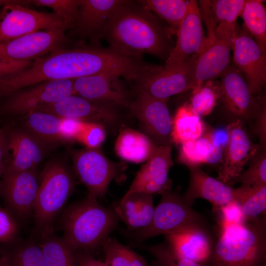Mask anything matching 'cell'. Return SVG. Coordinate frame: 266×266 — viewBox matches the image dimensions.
<instances>
[{"instance_id":"bcb514c9","label":"cell","mask_w":266,"mask_h":266,"mask_svg":"<svg viewBox=\"0 0 266 266\" xmlns=\"http://www.w3.org/2000/svg\"><path fill=\"white\" fill-rule=\"evenodd\" d=\"M207 134L213 144L220 146L224 150L227 147L230 139V133L227 126L225 128L214 130Z\"/></svg>"},{"instance_id":"ffe728a7","label":"cell","mask_w":266,"mask_h":266,"mask_svg":"<svg viewBox=\"0 0 266 266\" xmlns=\"http://www.w3.org/2000/svg\"><path fill=\"white\" fill-rule=\"evenodd\" d=\"M227 127L230 139L224 153L218 179L230 186L232 181L243 171L248 161L257 155L260 147L251 141L240 120L232 122Z\"/></svg>"},{"instance_id":"8fae6325","label":"cell","mask_w":266,"mask_h":266,"mask_svg":"<svg viewBox=\"0 0 266 266\" xmlns=\"http://www.w3.org/2000/svg\"><path fill=\"white\" fill-rule=\"evenodd\" d=\"M74 79L42 82L11 95L3 107L5 113L27 115L40 107L74 95Z\"/></svg>"},{"instance_id":"74e56055","label":"cell","mask_w":266,"mask_h":266,"mask_svg":"<svg viewBox=\"0 0 266 266\" xmlns=\"http://www.w3.org/2000/svg\"><path fill=\"white\" fill-rule=\"evenodd\" d=\"M80 0H32L31 3L51 8L69 26L74 25L78 15Z\"/></svg>"},{"instance_id":"484cf974","label":"cell","mask_w":266,"mask_h":266,"mask_svg":"<svg viewBox=\"0 0 266 266\" xmlns=\"http://www.w3.org/2000/svg\"><path fill=\"white\" fill-rule=\"evenodd\" d=\"M113 208L128 228L135 231L150 223L155 210L152 195L144 192L125 195Z\"/></svg>"},{"instance_id":"ba28073f","label":"cell","mask_w":266,"mask_h":266,"mask_svg":"<svg viewBox=\"0 0 266 266\" xmlns=\"http://www.w3.org/2000/svg\"><path fill=\"white\" fill-rule=\"evenodd\" d=\"M69 26L54 13L40 12L27 6L10 4L0 13V43L36 32Z\"/></svg>"},{"instance_id":"d6a6232c","label":"cell","mask_w":266,"mask_h":266,"mask_svg":"<svg viewBox=\"0 0 266 266\" xmlns=\"http://www.w3.org/2000/svg\"><path fill=\"white\" fill-rule=\"evenodd\" d=\"M6 243L8 266H46L39 242L25 239Z\"/></svg>"},{"instance_id":"8992f818","label":"cell","mask_w":266,"mask_h":266,"mask_svg":"<svg viewBox=\"0 0 266 266\" xmlns=\"http://www.w3.org/2000/svg\"><path fill=\"white\" fill-rule=\"evenodd\" d=\"M161 195L150 223L135 231L134 236L137 240L191 229L207 228L205 218L194 210L182 195L171 190Z\"/></svg>"},{"instance_id":"9c48e42d","label":"cell","mask_w":266,"mask_h":266,"mask_svg":"<svg viewBox=\"0 0 266 266\" xmlns=\"http://www.w3.org/2000/svg\"><path fill=\"white\" fill-rule=\"evenodd\" d=\"M73 161L75 172L88 191V197L98 199L106 194L120 168L109 161L98 148L75 152Z\"/></svg>"},{"instance_id":"836d02e7","label":"cell","mask_w":266,"mask_h":266,"mask_svg":"<svg viewBox=\"0 0 266 266\" xmlns=\"http://www.w3.org/2000/svg\"><path fill=\"white\" fill-rule=\"evenodd\" d=\"M144 7L156 13L175 33L187 12L189 0H138Z\"/></svg>"},{"instance_id":"5bb4252c","label":"cell","mask_w":266,"mask_h":266,"mask_svg":"<svg viewBox=\"0 0 266 266\" xmlns=\"http://www.w3.org/2000/svg\"><path fill=\"white\" fill-rule=\"evenodd\" d=\"M177 40L165 66L184 63L199 56L210 44L205 36L198 2L189 0L187 12L177 31Z\"/></svg>"},{"instance_id":"7dc6e473","label":"cell","mask_w":266,"mask_h":266,"mask_svg":"<svg viewBox=\"0 0 266 266\" xmlns=\"http://www.w3.org/2000/svg\"><path fill=\"white\" fill-rule=\"evenodd\" d=\"M8 150L7 136L2 130L0 129V180L8 165L6 160Z\"/></svg>"},{"instance_id":"f35d334b","label":"cell","mask_w":266,"mask_h":266,"mask_svg":"<svg viewBox=\"0 0 266 266\" xmlns=\"http://www.w3.org/2000/svg\"><path fill=\"white\" fill-rule=\"evenodd\" d=\"M237 183L251 187L266 185V155L265 152L256 157L249 167L245 171H242L232 181L231 185Z\"/></svg>"},{"instance_id":"cb8c5ba5","label":"cell","mask_w":266,"mask_h":266,"mask_svg":"<svg viewBox=\"0 0 266 266\" xmlns=\"http://www.w3.org/2000/svg\"><path fill=\"white\" fill-rule=\"evenodd\" d=\"M165 243L176 255L204 265L215 239L208 228L194 229L165 235Z\"/></svg>"},{"instance_id":"3957f363","label":"cell","mask_w":266,"mask_h":266,"mask_svg":"<svg viewBox=\"0 0 266 266\" xmlns=\"http://www.w3.org/2000/svg\"><path fill=\"white\" fill-rule=\"evenodd\" d=\"M219 235L203 266H266V216L220 223Z\"/></svg>"},{"instance_id":"ee69618b","label":"cell","mask_w":266,"mask_h":266,"mask_svg":"<svg viewBox=\"0 0 266 266\" xmlns=\"http://www.w3.org/2000/svg\"><path fill=\"white\" fill-rule=\"evenodd\" d=\"M31 61H17L0 57V79L23 71L32 64Z\"/></svg>"},{"instance_id":"816d5d0a","label":"cell","mask_w":266,"mask_h":266,"mask_svg":"<svg viewBox=\"0 0 266 266\" xmlns=\"http://www.w3.org/2000/svg\"><path fill=\"white\" fill-rule=\"evenodd\" d=\"M30 3V0H0V7L10 4H17L27 6Z\"/></svg>"},{"instance_id":"83f0119b","label":"cell","mask_w":266,"mask_h":266,"mask_svg":"<svg viewBox=\"0 0 266 266\" xmlns=\"http://www.w3.org/2000/svg\"><path fill=\"white\" fill-rule=\"evenodd\" d=\"M46 266H79L77 253L57 235L54 229L39 236Z\"/></svg>"},{"instance_id":"f546056e","label":"cell","mask_w":266,"mask_h":266,"mask_svg":"<svg viewBox=\"0 0 266 266\" xmlns=\"http://www.w3.org/2000/svg\"><path fill=\"white\" fill-rule=\"evenodd\" d=\"M205 126L201 118L192 112L186 104L180 106L172 120V142L176 145L202 136Z\"/></svg>"},{"instance_id":"4dcf8cb0","label":"cell","mask_w":266,"mask_h":266,"mask_svg":"<svg viewBox=\"0 0 266 266\" xmlns=\"http://www.w3.org/2000/svg\"><path fill=\"white\" fill-rule=\"evenodd\" d=\"M234 201L240 207L245 221H252L266 215V185L236 188Z\"/></svg>"},{"instance_id":"d590c367","label":"cell","mask_w":266,"mask_h":266,"mask_svg":"<svg viewBox=\"0 0 266 266\" xmlns=\"http://www.w3.org/2000/svg\"><path fill=\"white\" fill-rule=\"evenodd\" d=\"M245 0H215L210 2L217 27L235 29L236 20L241 15Z\"/></svg>"},{"instance_id":"ab89813d","label":"cell","mask_w":266,"mask_h":266,"mask_svg":"<svg viewBox=\"0 0 266 266\" xmlns=\"http://www.w3.org/2000/svg\"><path fill=\"white\" fill-rule=\"evenodd\" d=\"M217 98V95L212 88L202 86L194 90L188 107L193 113L201 118L212 111Z\"/></svg>"},{"instance_id":"7a4b0ae2","label":"cell","mask_w":266,"mask_h":266,"mask_svg":"<svg viewBox=\"0 0 266 266\" xmlns=\"http://www.w3.org/2000/svg\"><path fill=\"white\" fill-rule=\"evenodd\" d=\"M102 39L111 49L138 58L148 54L166 61L174 47L168 30L138 0H124L117 7Z\"/></svg>"},{"instance_id":"44dd1931","label":"cell","mask_w":266,"mask_h":266,"mask_svg":"<svg viewBox=\"0 0 266 266\" xmlns=\"http://www.w3.org/2000/svg\"><path fill=\"white\" fill-rule=\"evenodd\" d=\"M171 145H159L151 157L138 171L125 195L134 192L162 195L171 190L168 177L173 165Z\"/></svg>"},{"instance_id":"d4e9b609","label":"cell","mask_w":266,"mask_h":266,"mask_svg":"<svg viewBox=\"0 0 266 266\" xmlns=\"http://www.w3.org/2000/svg\"><path fill=\"white\" fill-rule=\"evenodd\" d=\"M7 138L12 158L3 175L35 169L43 159V144L28 131H13Z\"/></svg>"},{"instance_id":"30bf717a","label":"cell","mask_w":266,"mask_h":266,"mask_svg":"<svg viewBox=\"0 0 266 266\" xmlns=\"http://www.w3.org/2000/svg\"><path fill=\"white\" fill-rule=\"evenodd\" d=\"M66 30L40 31L0 43V57L17 61H31L56 50L69 48L72 40Z\"/></svg>"},{"instance_id":"2e32d148","label":"cell","mask_w":266,"mask_h":266,"mask_svg":"<svg viewBox=\"0 0 266 266\" xmlns=\"http://www.w3.org/2000/svg\"><path fill=\"white\" fill-rule=\"evenodd\" d=\"M124 1L80 0L77 18L66 35L81 40H88L93 46L100 47V40L107 23Z\"/></svg>"},{"instance_id":"6da1fadb","label":"cell","mask_w":266,"mask_h":266,"mask_svg":"<svg viewBox=\"0 0 266 266\" xmlns=\"http://www.w3.org/2000/svg\"><path fill=\"white\" fill-rule=\"evenodd\" d=\"M136 61L110 48L72 47L54 51L38 58L31 66L15 75L0 79V98L51 80L75 79L97 74H111L131 79Z\"/></svg>"},{"instance_id":"f907efd6","label":"cell","mask_w":266,"mask_h":266,"mask_svg":"<svg viewBox=\"0 0 266 266\" xmlns=\"http://www.w3.org/2000/svg\"><path fill=\"white\" fill-rule=\"evenodd\" d=\"M9 258L6 243H0V266H8Z\"/></svg>"},{"instance_id":"52a82bcc","label":"cell","mask_w":266,"mask_h":266,"mask_svg":"<svg viewBox=\"0 0 266 266\" xmlns=\"http://www.w3.org/2000/svg\"><path fill=\"white\" fill-rule=\"evenodd\" d=\"M198 56L172 66H157L135 82V92L167 100L173 95L194 90L195 64Z\"/></svg>"},{"instance_id":"1f68e13d","label":"cell","mask_w":266,"mask_h":266,"mask_svg":"<svg viewBox=\"0 0 266 266\" xmlns=\"http://www.w3.org/2000/svg\"><path fill=\"white\" fill-rule=\"evenodd\" d=\"M240 16L244 28L262 49L266 51V9L263 1L245 0Z\"/></svg>"},{"instance_id":"5b68a950","label":"cell","mask_w":266,"mask_h":266,"mask_svg":"<svg viewBox=\"0 0 266 266\" xmlns=\"http://www.w3.org/2000/svg\"><path fill=\"white\" fill-rule=\"evenodd\" d=\"M74 186L72 176L61 163H47L41 172L33 210L34 230L40 235L53 230L56 219L69 198Z\"/></svg>"},{"instance_id":"7402d4cb","label":"cell","mask_w":266,"mask_h":266,"mask_svg":"<svg viewBox=\"0 0 266 266\" xmlns=\"http://www.w3.org/2000/svg\"><path fill=\"white\" fill-rule=\"evenodd\" d=\"M188 167L190 171L189 187L182 196L188 204L192 206L196 199L200 198L218 208L234 201L236 188L209 175L200 166Z\"/></svg>"},{"instance_id":"c3c4849f","label":"cell","mask_w":266,"mask_h":266,"mask_svg":"<svg viewBox=\"0 0 266 266\" xmlns=\"http://www.w3.org/2000/svg\"><path fill=\"white\" fill-rule=\"evenodd\" d=\"M77 253L79 266H109L105 262L96 260L89 253Z\"/></svg>"},{"instance_id":"277c9868","label":"cell","mask_w":266,"mask_h":266,"mask_svg":"<svg viewBox=\"0 0 266 266\" xmlns=\"http://www.w3.org/2000/svg\"><path fill=\"white\" fill-rule=\"evenodd\" d=\"M120 220L113 208L101 205L98 199L87 197L69 205L59 219L62 238L77 252L97 249L118 226Z\"/></svg>"},{"instance_id":"f1b7e54d","label":"cell","mask_w":266,"mask_h":266,"mask_svg":"<svg viewBox=\"0 0 266 266\" xmlns=\"http://www.w3.org/2000/svg\"><path fill=\"white\" fill-rule=\"evenodd\" d=\"M28 131L44 144L65 141L61 118L44 112L34 111L26 115Z\"/></svg>"},{"instance_id":"681fc988","label":"cell","mask_w":266,"mask_h":266,"mask_svg":"<svg viewBox=\"0 0 266 266\" xmlns=\"http://www.w3.org/2000/svg\"><path fill=\"white\" fill-rule=\"evenodd\" d=\"M224 153V149L222 148L213 144L212 148L206 159L205 164L218 163L223 159Z\"/></svg>"},{"instance_id":"60d3db41","label":"cell","mask_w":266,"mask_h":266,"mask_svg":"<svg viewBox=\"0 0 266 266\" xmlns=\"http://www.w3.org/2000/svg\"><path fill=\"white\" fill-rule=\"evenodd\" d=\"M106 137L104 126L101 125L83 121L75 141L88 148H98Z\"/></svg>"},{"instance_id":"e575fe53","label":"cell","mask_w":266,"mask_h":266,"mask_svg":"<svg viewBox=\"0 0 266 266\" xmlns=\"http://www.w3.org/2000/svg\"><path fill=\"white\" fill-rule=\"evenodd\" d=\"M105 263L109 266H149L140 255L109 236L102 243Z\"/></svg>"},{"instance_id":"603a6c76","label":"cell","mask_w":266,"mask_h":266,"mask_svg":"<svg viewBox=\"0 0 266 266\" xmlns=\"http://www.w3.org/2000/svg\"><path fill=\"white\" fill-rule=\"evenodd\" d=\"M221 93L224 104L233 114L249 117L257 111V105L241 73L234 65L221 74Z\"/></svg>"},{"instance_id":"4fadbf2b","label":"cell","mask_w":266,"mask_h":266,"mask_svg":"<svg viewBox=\"0 0 266 266\" xmlns=\"http://www.w3.org/2000/svg\"><path fill=\"white\" fill-rule=\"evenodd\" d=\"M1 184L5 208L18 221L33 214L39 182L35 169L5 174Z\"/></svg>"},{"instance_id":"e0dca14e","label":"cell","mask_w":266,"mask_h":266,"mask_svg":"<svg viewBox=\"0 0 266 266\" xmlns=\"http://www.w3.org/2000/svg\"><path fill=\"white\" fill-rule=\"evenodd\" d=\"M119 76L97 74L74 79V95L115 107L129 108L132 100Z\"/></svg>"},{"instance_id":"9a60e30c","label":"cell","mask_w":266,"mask_h":266,"mask_svg":"<svg viewBox=\"0 0 266 266\" xmlns=\"http://www.w3.org/2000/svg\"><path fill=\"white\" fill-rule=\"evenodd\" d=\"M234 66L243 76L252 95L259 92L266 81V51L243 27L236 31L233 47Z\"/></svg>"},{"instance_id":"d6986e66","label":"cell","mask_w":266,"mask_h":266,"mask_svg":"<svg viewBox=\"0 0 266 266\" xmlns=\"http://www.w3.org/2000/svg\"><path fill=\"white\" fill-rule=\"evenodd\" d=\"M36 111L60 118H72L102 126L113 125L117 121V108L90 101L72 95L54 103L43 106Z\"/></svg>"},{"instance_id":"f6af8a7d","label":"cell","mask_w":266,"mask_h":266,"mask_svg":"<svg viewBox=\"0 0 266 266\" xmlns=\"http://www.w3.org/2000/svg\"><path fill=\"white\" fill-rule=\"evenodd\" d=\"M82 122L72 118H61L62 133L65 141H75Z\"/></svg>"},{"instance_id":"8d00e7d4","label":"cell","mask_w":266,"mask_h":266,"mask_svg":"<svg viewBox=\"0 0 266 266\" xmlns=\"http://www.w3.org/2000/svg\"><path fill=\"white\" fill-rule=\"evenodd\" d=\"M140 247L153 258V266H203L196 262L175 255L165 242L143 245Z\"/></svg>"},{"instance_id":"7bdbcfd3","label":"cell","mask_w":266,"mask_h":266,"mask_svg":"<svg viewBox=\"0 0 266 266\" xmlns=\"http://www.w3.org/2000/svg\"><path fill=\"white\" fill-rule=\"evenodd\" d=\"M18 222L6 209L0 207V243L11 242L17 238Z\"/></svg>"},{"instance_id":"ac0fdd59","label":"cell","mask_w":266,"mask_h":266,"mask_svg":"<svg viewBox=\"0 0 266 266\" xmlns=\"http://www.w3.org/2000/svg\"><path fill=\"white\" fill-rule=\"evenodd\" d=\"M236 31V28L228 30L216 27L214 40L196 60L194 90L201 87L206 81L221 74L229 66Z\"/></svg>"},{"instance_id":"b9f144b4","label":"cell","mask_w":266,"mask_h":266,"mask_svg":"<svg viewBox=\"0 0 266 266\" xmlns=\"http://www.w3.org/2000/svg\"><path fill=\"white\" fill-rule=\"evenodd\" d=\"M178 160L188 166H200L205 160L197 139L180 144Z\"/></svg>"},{"instance_id":"4316f807","label":"cell","mask_w":266,"mask_h":266,"mask_svg":"<svg viewBox=\"0 0 266 266\" xmlns=\"http://www.w3.org/2000/svg\"><path fill=\"white\" fill-rule=\"evenodd\" d=\"M158 146L147 135L125 128L119 133L115 143V150L122 159L140 163L149 159Z\"/></svg>"},{"instance_id":"7c38bea8","label":"cell","mask_w":266,"mask_h":266,"mask_svg":"<svg viewBox=\"0 0 266 266\" xmlns=\"http://www.w3.org/2000/svg\"><path fill=\"white\" fill-rule=\"evenodd\" d=\"M129 108L158 145H171L172 119L166 100L135 92Z\"/></svg>"}]
</instances>
